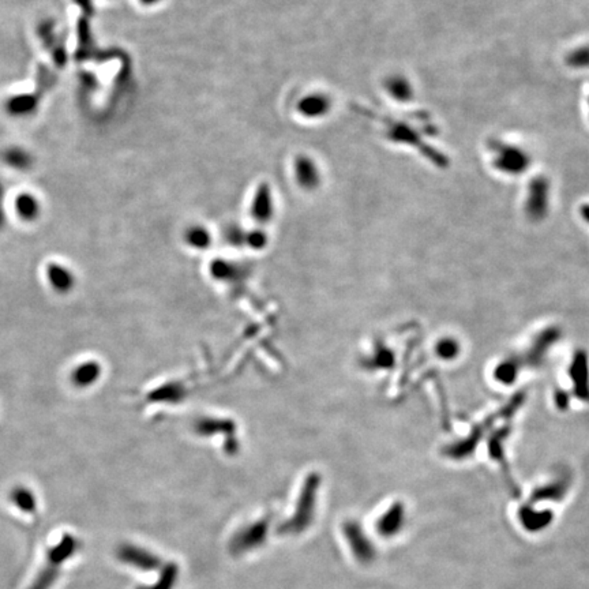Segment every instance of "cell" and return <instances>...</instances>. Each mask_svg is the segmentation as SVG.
<instances>
[{"label": "cell", "instance_id": "7", "mask_svg": "<svg viewBox=\"0 0 589 589\" xmlns=\"http://www.w3.org/2000/svg\"><path fill=\"white\" fill-rule=\"evenodd\" d=\"M10 502L25 514H35L37 511V496L26 486H16L8 494Z\"/></svg>", "mask_w": 589, "mask_h": 589}, {"label": "cell", "instance_id": "2", "mask_svg": "<svg viewBox=\"0 0 589 589\" xmlns=\"http://www.w3.org/2000/svg\"><path fill=\"white\" fill-rule=\"evenodd\" d=\"M344 535L351 550L354 552L355 558L360 564L373 562L376 555V550L374 547L373 542L367 536V533L355 521L347 523L344 527Z\"/></svg>", "mask_w": 589, "mask_h": 589}, {"label": "cell", "instance_id": "5", "mask_svg": "<svg viewBox=\"0 0 589 589\" xmlns=\"http://www.w3.org/2000/svg\"><path fill=\"white\" fill-rule=\"evenodd\" d=\"M101 371L102 369L97 362L95 360L83 362L71 371V375H70L71 383L78 389L90 388L100 379Z\"/></svg>", "mask_w": 589, "mask_h": 589}, {"label": "cell", "instance_id": "1", "mask_svg": "<svg viewBox=\"0 0 589 589\" xmlns=\"http://www.w3.org/2000/svg\"><path fill=\"white\" fill-rule=\"evenodd\" d=\"M79 550V540L64 533L58 545L47 552L45 562L28 589H51L59 577L61 566Z\"/></svg>", "mask_w": 589, "mask_h": 589}, {"label": "cell", "instance_id": "3", "mask_svg": "<svg viewBox=\"0 0 589 589\" xmlns=\"http://www.w3.org/2000/svg\"><path fill=\"white\" fill-rule=\"evenodd\" d=\"M405 525V506L394 504L376 521V532L381 537L391 539L397 536Z\"/></svg>", "mask_w": 589, "mask_h": 589}, {"label": "cell", "instance_id": "6", "mask_svg": "<svg viewBox=\"0 0 589 589\" xmlns=\"http://www.w3.org/2000/svg\"><path fill=\"white\" fill-rule=\"evenodd\" d=\"M518 518L524 530L528 532H540L550 525L554 517L550 511H535L530 506H525L518 511Z\"/></svg>", "mask_w": 589, "mask_h": 589}, {"label": "cell", "instance_id": "9", "mask_svg": "<svg viewBox=\"0 0 589 589\" xmlns=\"http://www.w3.org/2000/svg\"><path fill=\"white\" fill-rule=\"evenodd\" d=\"M17 210L23 220H35L39 215V205L37 202L29 196H20L17 202Z\"/></svg>", "mask_w": 589, "mask_h": 589}, {"label": "cell", "instance_id": "8", "mask_svg": "<svg viewBox=\"0 0 589 589\" xmlns=\"http://www.w3.org/2000/svg\"><path fill=\"white\" fill-rule=\"evenodd\" d=\"M118 558L120 561L130 564V565H137V566H155L158 561L150 554L145 552L141 549H137L134 546H129L124 545L118 549Z\"/></svg>", "mask_w": 589, "mask_h": 589}, {"label": "cell", "instance_id": "4", "mask_svg": "<svg viewBox=\"0 0 589 589\" xmlns=\"http://www.w3.org/2000/svg\"><path fill=\"white\" fill-rule=\"evenodd\" d=\"M47 280L58 294H69L76 287V275L64 265L52 262L47 266Z\"/></svg>", "mask_w": 589, "mask_h": 589}, {"label": "cell", "instance_id": "10", "mask_svg": "<svg viewBox=\"0 0 589 589\" xmlns=\"http://www.w3.org/2000/svg\"><path fill=\"white\" fill-rule=\"evenodd\" d=\"M389 86H391V90H392V95L394 97L398 98V100H407V98L411 97L412 89L405 79H393Z\"/></svg>", "mask_w": 589, "mask_h": 589}]
</instances>
